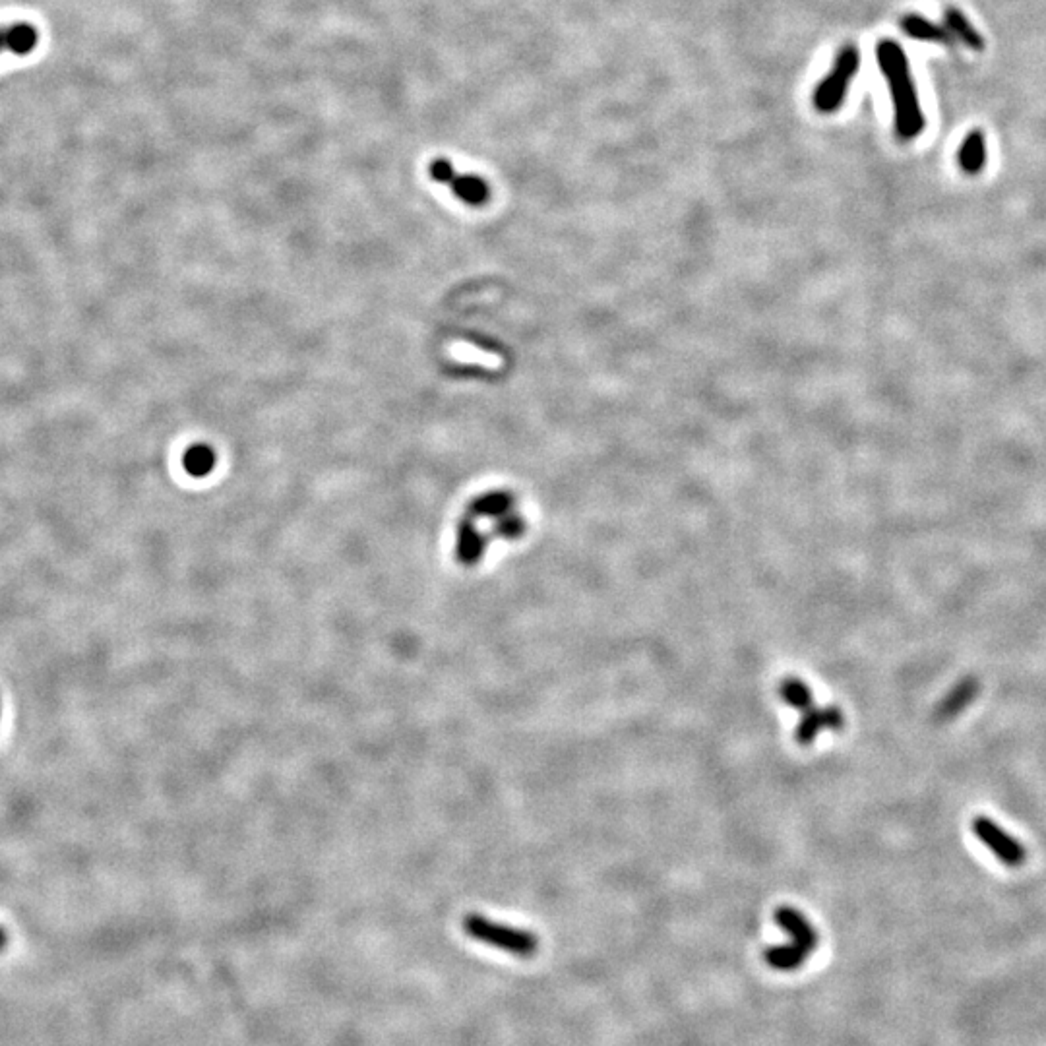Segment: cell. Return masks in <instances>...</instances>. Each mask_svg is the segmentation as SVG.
<instances>
[{
    "label": "cell",
    "mask_w": 1046,
    "mask_h": 1046,
    "mask_svg": "<svg viewBox=\"0 0 1046 1046\" xmlns=\"http://www.w3.org/2000/svg\"><path fill=\"white\" fill-rule=\"evenodd\" d=\"M959 165L967 175H979L986 165V140L981 130H973L965 136L959 150Z\"/></svg>",
    "instance_id": "cell-13"
},
{
    "label": "cell",
    "mask_w": 1046,
    "mask_h": 1046,
    "mask_svg": "<svg viewBox=\"0 0 1046 1046\" xmlns=\"http://www.w3.org/2000/svg\"><path fill=\"white\" fill-rule=\"evenodd\" d=\"M779 698L789 708L799 709V711H806L814 706V696H812L810 688L804 684V680H800V678H783L779 684Z\"/></svg>",
    "instance_id": "cell-17"
},
{
    "label": "cell",
    "mask_w": 1046,
    "mask_h": 1046,
    "mask_svg": "<svg viewBox=\"0 0 1046 1046\" xmlns=\"http://www.w3.org/2000/svg\"><path fill=\"white\" fill-rule=\"evenodd\" d=\"M527 531V523L523 520L522 516L510 512L506 514L504 518H498L494 523L493 533L500 539H508V541H514V539H520L525 535Z\"/></svg>",
    "instance_id": "cell-18"
},
{
    "label": "cell",
    "mask_w": 1046,
    "mask_h": 1046,
    "mask_svg": "<svg viewBox=\"0 0 1046 1046\" xmlns=\"http://www.w3.org/2000/svg\"><path fill=\"white\" fill-rule=\"evenodd\" d=\"M944 22H946V30L952 33L954 39H959L965 47H969L973 51H983L985 49L983 35L967 20V16L959 8L950 6L946 10V14H944Z\"/></svg>",
    "instance_id": "cell-14"
},
{
    "label": "cell",
    "mask_w": 1046,
    "mask_h": 1046,
    "mask_svg": "<svg viewBox=\"0 0 1046 1046\" xmlns=\"http://www.w3.org/2000/svg\"><path fill=\"white\" fill-rule=\"evenodd\" d=\"M487 537L479 531V527L475 525V518L471 516H465L462 522L458 523V533H456V560L462 564V566H475L481 562L485 549H487Z\"/></svg>",
    "instance_id": "cell-7"
},
{
    "label": "cell",
    "mask_w": 1046,
    "mask_h": 1046,
    "mask_svg": "<svg viewBox=\"0 0 1046 1046\" xmlns=\"http://www.w3.org/2000/svg\"><path fill=\"white\" fill-rule=\"evenodd\" d=\"M183 467L190 477L202 479L210 475L216 467V452L208 444H194L183 456Z\"/></svg>",
    "instance_id": "cell-16"
},
{
    "label": "cell",
    "mask_w": 1046,
    "mask_h": 1046,
    "mask_svg": "<svg viewBox=\"0 0 1046 1046\" xmlns=\"http://www.w3.org/2000/svg\"><path fill=\"white\" fill-rule=\"evenodd\" d=\"M463 930L469 938L516 957H533L539 952V938L533 932L496 923L479 913H471L463 919Z\"/></svg>",
    "instance_id": "cell-2"
},
{
    "label": "cell",
    "mask_w": 1046,
    "mask_h": 1046,
    "mask_svg": "<svg viewBox=\"0 0 1046 1046\" xmlns=\"http://www.w3.org/2000/svg\"><path fill=\"white\" fill-rule=\"evenodd\" d=\"M6 944H8V934H6V930L0 926V952L4 950Z\"/></svg>",
    "instance_id": "cell-19"
},
{
    "label": "cell",
    "mask_w": 1046,
    "mask_h": 1046,
    "mask_svg": "<svg viewBox=\"0 0 1046 1046\" xmlns=\"http://www.w3.org/2000/svg\"><path fill=\"white\" fill-rule=\"evenodd\" d=\"M979 690H981V684L977 678L967 677L959 680L954 688L944 696V700L936 706L934 719L940 723L952 721L963 709L969 708L975 702V698L979 696Z\"/></svg>",
    "instance_id": "cell-8"
},
{
    "label": "cell",
    "mask_w": 1046,
    "mask_h": 1046,
    "mask_svg": "<svg viewBox=\"0 0 1046 1046\" xmlns=\"http://www.w3.org/2000/svg\"><path fill=\"white\" fill-rule=\"evenodd\" d=\"M876 57L892 93L895 132L903 140H913L923 132L926 119L913 82L909 59L899 43L890 39L880 41L876 47Z\"/></svg>",
    "instance_id": "cell-1"
},
{
    "label": "cell",
    "mask_w": 1046,
    "mask_h": 1046,
    "mask_svg": "<svg viewBox=\"0 0 1046 1046\" xmlns=\"http://www.w3.org/2000/svg\"><path fill=\"white\" fill-rule=\"evenodd\" d=\"M514 504H516V498L514 494L508 493V491H491V493L481 494L477 496L469 508H467V516L471 518H504L506 514H510L514 510Z\"/></svg>",
    "instance_id": "cell-10"
},
{
    "label": "cell",
    "mask_w": 1046,
    "mask_h": 1046,
    "mask_svg": "<svg viewBox=\"0 0 1046 1046\" xmlns=\"http://www.w3.org/2000/svg\"><path fill=\"white\" fill-rule=\"evenodd\" d=\"M845 723V715L837 706L806 709L795 729V740L800 746H810L822 731H841Z\"/></svg>",
    "instance_id": "cell-5"
},
{
    "label": "cell",
    "mask_w": 1046,
    "mask_h": 1046,
    "mask_svg": "<svg viewBox=\"0 0 1046 1046\" xmlns=\"http://www.w3.org/2000/svg\"><path fill=\"white\" fill-rule=\"evenodd\" d=\"M775 924L791 936V944H795L802 952L814 954L820 944L818 930L808 923V919L797 911L795 907H777L773 913Z\"/></svg>",
    "instance_id": "cell-6"
},
{
    "label": "cell",
    "mask_w": 1046,
    "mask_h": 1046,
    "mask_svg": "<svg viewBox=\"0 0 1046 1046\" xmlns=\"http://www.w3.org/2000/svg\"><path fill=\"white\" fill-rule=\"evenodd\" d=\"M901 30L905 31L909 37L917 39V41H932V43H944V45H952L954 43V37L952 33L942 28V26H936L934 22L926 20L919 14H907L901 18Z\"/></svg>",
    "instance_id": "cell-12"
},
{
    "label": "cell",
    "mask_w": 1046,
    "mask_h": 1046,
    "mask_svg": "<svg viewBox=\"0 0 1046 1046\" xmlns=\"http://www.w3.org/2000/svg\"><path fill=\"white\" fill-rule=\"evenodd\" d=\"M973 831L979 837V841L985 843L986 847L994 853V857L998 861L1004 862L1006 866L1019 868L1021 864H1025V861H1027L1025 847L1017 841L1016 837H1012L1008 831L1002 830L990 818L977 816L973 820Z\"/></svg>",
    "instance_id": "cell-4"
},
{
    "label": "cell",
    "mask_w": 1046,
    "mask_h": 1046,
    "mask_svg": "<svg viewBox=\"0 0 1046 1046\" xmlns=\"http://www.w3.org/2000/svg\"><path fill=\"white\" fill-rule=\"evenodd\" d=\"M446 185L452 188V192L462 200L463 204L473 206V208L485 206L491 198V188L477 175H460L454 169L450 179L446 181Z\"/></svg>",
    "instance_id": "cell-9"
},
{
    "label": "cell",
    "mask_w": 1046,
    "mask_h": 1046,
    "mask_svg": "<svg viewBox=\"0 0 1046 1046\" xmlns=\"http://www.w3.org/2000/svg\"><path fill=\"white\" fill-rule=\"evenodd\" d=\"M39 31L31 24H14L8 28H0V53L8 51L14 55H30L37 47Z\"/></svg>",
    "instance_id": "cell-11"
},
{
    "label": "cell",
    "mask_w": 1046,
    "mask_h": 1046,
    "mask_svg": "<svg viewBox=\"0 0 1046 1046\" xmlns=\"http://www.w3.org/2000/svg\"><path fill=\"white\" fill-rule=\"evenodd\" d=\"M859 66L861 55L857 47L847 45L845 49H841L837 61L833 64V70L814 92V105L820 113H833L841 107L855 74L859 72Z\"/></svg>",
    "instance_id": "cell-3"
},
{
    "label": "cell",
    "mask_w": 1046,
    "mask_h": 1046,
    "mask_svg": "<svg viewBox=\"0 0 1046 1046\" xmlns=\"http://www.w3.org/2000/svg\"><path fill=\"white\" fill-rule=\"evenodd\" d=\"M806 957H808V954L802 952L795 944L771 946L764 952V959H766V963L770 965L771 969L783 971V973H791V971L800 969L806 963Z\"/></svg>",
    "instance_id": "cell-15"
}]
</instances>
